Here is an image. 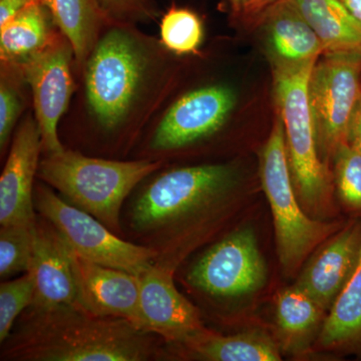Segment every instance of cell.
<instances>
[{"mask_svg":"<svg viewBox=\"0 0 361 361\" xmlns=\"http://www.w3.org/2000/svg\"><path fill=\"white\" fill-rule=\"evenodd\" d=\"M227 82H207L173 97L169 92L142 130L141 159L161 161L217 135L236 108Z\"/></svg>","mask_w":361,"mask_h":361,"instance_id":"cell-5","label":"cell"},{"mask_svg":"<svg viewBox=\"0 0 361 361\" xmlns=\"http://www.w3.org/2000/svg\"><path fill=\"white\" fill-rule=\"evenodd\" d=\"M42 153L39 125L28 111L14 132L0 177V225H32L37 221L33 194Z\"/></svg>","mask_w":361,"mask_h":361,"instance_id":"cell-12","label":"cell"},{"mask_svg":"<svg viewBox=\"0 0 361 361\" xmlns=\"http://www.w3.org/2000/svg\"><path fill=\"white\" fill-rule=\"evenodd\" d=\"M236 182V170L228 164L188 166L160 173L135 199L132 229L144 240V246L159 256L185 221L222 200Z\"/></svg>","mask_w":361,"mask_h":361,"instance_id":"cell-3","label":"cell"},{"mask_svg":"<svg viewBox=\"0 0 361 361\" xmlns=\"http://www.w3.org/2000/svg\"><path fill=\"white\" fill-rule=\"evenodd\" d=\"M174 270L154 263L141 275L142 331L172 343L186 344L205 330L196 307L178 290Z\"/></svg>","mask_w":361,"mask_h":361,"instance_id":"cell-13","label":"cell"},{"mask_svg":"<svg viewBox=\"0 0 361 361\" xmlns=\"http://www.w3.org/2000/svg\"><path fill=\"white\" fill-rule=\"evenodd\" d=\"M163 166L161 161L108 160L65 149L39 161L37 177L71 205L121 232V209L127 197Z\"/></svg>","mask_w":361,"mask_h":361,"instance_id":"cell-4","label":"cell"},{"mask_svg":"<svg viewBox=\"0 0 361 361\" xmlns=\"http://www.w3.org/2000/svg\"><path fill=\"white\" fill-rule=\"evenodd\" d=\"M35 279L26 272L18 279L0 285V341L4 343L11 336L14 322L25 308L30 307L35 298Z\"/></svg>","mask_w":361,"mask_h":361,"instance_id":"cell-27","label":"cell"},{"mask_svg":"<svg viewBox=\"0 0 361 361\" xmlns=\"http://www.w3.org/2000/svg\"><path fill=\"white\" fill-rule=\"evenodd\" d=\"M337 190L341 200L353 209H361V153L348 142L334 152Z\"/></svg>","mask_w":361,"mask_h":361,"instance_id":"cell-28","label":"cell"},{"mask_svg":"<svg viewBox=\"0 0 361 361\" xmlns=\"http://www.w3.org/2000/svg\"><path fill=\"white\" fill-rule=\"evenodd\" d=\"M35 0H0V26L13 18Z\"/></svg>","mask_w":361,"mask_h":361,"instance_id":"cell-31","label":"cell"},{"mask_svg":"<svg viewBox=\"0 0 361 361\" xmlns=\"http://www.w3.org/2000/svg\"><path fill=\"white\" fill-rule=\"evenodd\" d=\"M97 6L111 23L139 25L159 16L156 0H96Z\"/></svg>","mask_w":361,"mask_h":361,"instance_id":"cell-29","label":"cell"},{"mask_svg":"<svg viewBox=\"0 0 361 361\" xmlns=\"http://www.w3.org/2000/svg\"><path fill=\"white\" fill-rule=\"evenodd\" d=\"M148 332L116 317L92 314L78 302L30 310L7 337L2 360L144 361L156 355Z\"/></svg>","mask_w":361,"mask_h":361,"instance_id":"cell-2","label":"cell"},{"mask_svg":"<svg viewBox=\"0 0 361 361\" xmlns=\"http://www.w3.org/2000/svg\"><path fill=\"white\" fill-rule=\"evenodd\" d=\"M177 56L137 25L109 23L77 73L66 116L104 142L137 140L173 87Z\"/></svg>","mask_w":361,"mask_h":361,"instance_id":"cell-1","label":"cell"},{"mask_svg":"<svg viewBox=\"0 0 361 361\" xmlns=\"http://www.w3.org/2000/svg\"><path fill=\"white\" fill-rule=\"evenodd\" d=\"M279 1L281 0H227L232 18L247 25H260Z\"/></svg>","mask_w":361,"mask_h":361,"instance_id":"cell-30","label":"cell"},{"mask_svg":"<svg viewBox=\"0 0 361 361\" xmlns=\"http://www.w3.org/2000/svg\"><path fill=\"white\" fill-rule=\"evenodd\" d=\"M51 11L59 32L70 40L75 71L80 70L104 28L106 18L96 0H42Z\"/></svg>","mask_w":361,"mask_h":361,"instance_id":"cell-20","label":"cell"},{"mask_svg":"<svg viewBox=\"0 0 361 361\" xmlns=\"http://www.w3.org/2000/svg\"><path fill=\"white\" fill-rule=\"evenodd\" d=\"M324 310L307 293L294 285L277 299V322L282 332L291 338L310 334L322 320Z\"/></svg>","mask_w":361,"mask_h":361,"instance_id":"cell-24","label":"cell"},{"mask_svg":"<svg viewBox=\"0 0 361 361\" xmlns=\"http://www.w3.org/2000/svg\"><path fill=\"white\" fill-rule=\"evenodd\" d=\"M71 257L77 302L92 314L122 318L142 330L141 277L92 262L71 249Z\"/></svg>","mask_w":361,"mask_h":361,"instance_id":"cell-14","label":"cell"},{"mask_svg":"<svg viewBox=\"0 0 361 361\" xmlns=\"http://www.w3.org/2000/svg\"><path fill=\"white\" fill-rule=\"evenodd\" d=\"M361 249V223L348 226L320 249L303 271L296 286L330 310L353 275Z\"/></svg>","mask_w":361,"mask_h":361,"instance_id":"cell-16","label":"cell"},{"mask_svg":"<svg viewBox=\"0 0 361 361\" xmlns=\"http://www.w3.org/2000/svg\"><path fill=\"white\" fill-rule=\"evenodd\" d=\"M28 87L20 66L0 61V149L6 153L28 104Z\"/></svg>","mask_w":361,"mask_h":361,"instance_id":"cell-23","label":"cell"},{"mask_svg":"<svg viewBox=\"0 0 361 361\" xmlns=\"http://www.w3.org/2000/svg\"><path fill=\"white\" fill-rule=\"evenodd\" d=\"M196 357L210 361H277L279 349L267 336L242 334L221 336L204 330L184 344Z\"/></svg>","mask_w":361,"mask_h":361,"instance_id":"cell-22","label":"cell"},{"mask_svg":"<svg viewBox=\"0 0 361 361\" xmlns=\"http://www.w3.org/2000/svg\"><path fill=\"white\" fill-rule=\"evenodd\" d=\"M319 341L324 348L361 353V249L353 275L323 323Z\"/></svg>","mask_w":361,"mask_h":361,"instance_id":"cell-21","label":"cell"},{"mask_svg":"<svg viewBox=\"0 0 361 361\" xmlns=\"http://www.w3.org/2000/svg\"><path fill=\"white\" fill-rule=\"evenodd\" d=\"M283 122L278 116L260 156L263 190L269 202L276 234L280 263L287 272L295 271L316 246L336 230V224L311 219L292 186Z\"/></svg>","mask_w":361,"mask_h":361,"instance_id":"cell-7","label":"cell"},{"mask_svg":"<svg viewBox=\"0 0 361 361\" xmlns=\"http://www.w3.org/2000/svg\"><path fill=\"white\" fill-rule=\"evenodd\" d=\"M318 142L334 154L348 142L349 125L361 99V54L324 52L310 80Z\"/></svg>","mask_w":361,"mask_h":361,"instance_id":"cell-10","label":"cell"},{"mask_svg":"<svg viewBox=\"0 0 361 361\" xmlns=\"http://www.w3.org/2000/svg\"><path fill=\"white\" fill-rule=\"evenodd\" d=\"M344 6L353 13L356 20L361 23V0H341Z\"/></svg>","mask_w":361,"mask_h":361,"instance_id":"cell-33","label":"cell"},{"mask_svg":"<svg viewBox=\"0 0 361 361\" xmlns=\"http://www.w3.org/2000/svg\"><path fill=\"white\" fill-rule=\"evenodd\" d=\"M261 25L264 26L272 61L301 63L317 59L326 51L322 39L288 0L273 6Z\"/></svg>","mask_w":361,"mask_h":361,"instance_id":"cell-17","label":"cell"},{"mask_svg":"<svg viewBox=\"0 0 361 361\" xmlns=\"http://www.w3.org/2000/svg\"><path fill=\"white\" fill-rule=\"evenodd\" d=\"M317 59L272 61L275 102L283 122L291 174L299 195L310 206L318 205L329 191V177L318 154L310 99L311 73Z\"/></svg>","mask_w":361,"mask_h":361,"instance_id":"cell-6","label":"cell"},{"mask_svg":"<svg viewBox=\"0 0 361 361\" xmlns=\"http://www.w3.org/2000/svg\"><path fill=\"white\" fill-rule=\"evenodd\" d=\"M324 44L325 52H360L361 23L341 0H288Z\"/></svg>","mask_w":361,"mask_h":361,"instance_id":"cell-19","label":"cell"},{"mask_svg":"<svg viewBox=\"0 0 361 361\" xmlns=\"http://www.w3.org/2000/svg\"><path fill=\"white\" fill-rule=\"evenodd\" d=\"M59 32L51 11L35 0L0 26V61L20 65L42 51Z\"/></svg>","mask_w":361,"mask_h":361,"instance_id":"cell-18","label":"cell"},{"mask_svg":"<svg viewBox=\"0 0 361 361\" xmlns=\"http://www.w3.org/2000/svg\"><path fill=\"white\" fill-rule=\"evenodd\" d=\"M35 210L61 233L71 250L99 264L141 276L158 257L154 249L116 236L101 221L71 205L47 185L35 184Z\"/></svg>","mask_w":361,"mask_h":361,"instance_id":"cell-8","label":"cell"},{"mask_svg":"<svg viewBox=\"0 0 361 361\" xmlns=\"http://www.w3.org/2000/svg\"><path fill=\"white\" fill-rule=\"evenodd\" d=\"M18 66L30 87L42 153H59L66 149L59 135V123L70 109L78 85L70 40L59 32L42 51Z\"/></svg>","mask_w":361,"mask_h":361,"instance_id":"cell-9","label":"cell"},{"mask_svg":"<svg viewBox=\"0 0 361 361\" xmlns=\"http://www.w3.org/2000/svg\"><path fill=\"white\" fill-rule=\"evenodd\" d=\"M204 39L203 23L194 11L172 6L160 23V40L178 56L196 54Z\"/></svg>","mask_w":361,"mask_h":361,"instance_id":"cell-25","label":"cell"},{"mask_svg":"<svg viewBox=\"0 0 361 361\" xmlns=\"http://www.w3.org/2000/svg\"><path fill=\"white\" fill-rule=\"evenodd\" d=\"M348 142L361 153V99L349 125Z\"/></svg>","mask_w":361,"mask_h":361,"instance_id":"cell-32","label":"cell"},{"mask_svg":"<svg viewBox=\"0 0 361 361\" xmlns=\"http://www.w3.org/2000/svg\"><path fill=\"white\" fill-rule=\"evenodd\" d=\"M187 280L213 297L258 290L264 284L266 267L253 231L239 230L211 247L191 268Z\"/></svg>","mask_w":361,"mask_h":361,"instance_id":"cell-11","label":"cell"},{"mask_svg":"<svg viewBox=\"0 0 361 361\" xmlns=\"http://www.w3.org/2000/svg\"><path fill=\"white\" fill-rule=\"evenodd\" d=\"M35 223L32 225L1 226L0 229V277L26 273L32 260Z\"/></svg>","mask_w":361,"mask_h":361,"instance_id":"cell-26","label":"cell"},{"mask_svg":"<svg viewBox=\"0 0 361 361\" xmlns=\"http://www.w3.org/2000/svg\"><path fill=\"white\" fill-rule=\"evenodd\" d=\"M35 298L30 310H45L77 302L71 248L61 233L42 216H37L30 269Z\"/></svg>","mask_w":361,"mask_h":361,"instance_id":"cell-15","label":"cell"}]
</instances>
